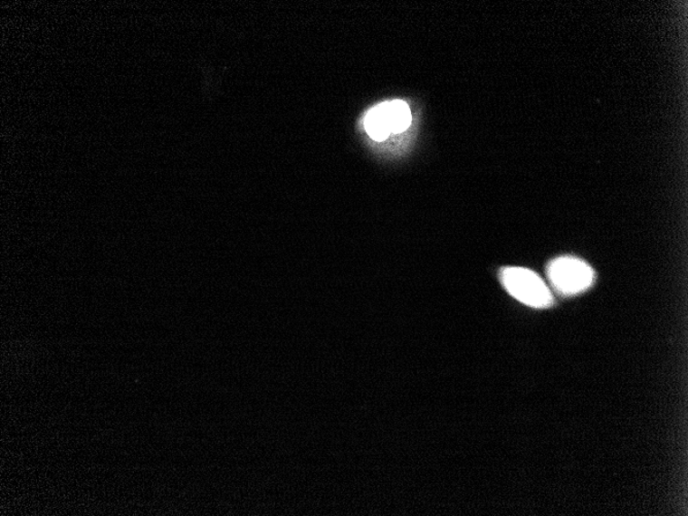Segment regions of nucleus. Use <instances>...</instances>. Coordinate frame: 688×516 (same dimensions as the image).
Here are the masks:
<instances>
[{"instance_id": "1", "label": "nucleus", "mask_w": 688, "mask_h": 516, "mask_svg": "<svg viewBox=\"0 0 688 516\" xmlns=\"http://www.w3.org/2000/svg\"><path fill=\"white\" fill-rule=\"evenodd\" d=\"M500 280L513 298L533 309H548L553 297L540 275L528 268L505 267L500 272Z\"/></svg>"}, {"instance_id": "3", "label": "nucleus", "mask_w": 688, "mask_h": 516, "mask_svg": "<svg viewBox=\"0 0 688 516\" xmlns=\"http://www.w3.org/2000/svg\"><path fill=\"white\" fill-rule=\"evenodd\" d=\"M390 131L400 133L411 123V114L406 102L396 100L383 103Z\"/></svg>"}, {"instance_id": "4", "label": "nucleus", "mask_w": 688, "mask_h": 516, "mask_svg": "<svg viewBox=\"0 0 688 516\" xmlns=\"http://www.w3.org/2000/svg\"><path fill=\"white\" fill-rule=\"evenodd\" d=\"M365 129L370 138L377 141H384L390 136V127H388L383 104L371 110L366 116Z\"/></svg>"}, {"instance_id": "2", "label": "nucleus", "mask_w": 688, "mask_h": 516, "mask_svg": "<svg viewBox=\"0 0 688 516\" xmlns=\"http://www.w3.org/2000/svg\"><path fill=\"white\" fill-rule=\"evenodd\" d=\"M548 275L553 288L564 296L582 293L593 285L595 280L592 267L585 261L570 256L552 260Z\"/></svg>"}]
</instances>
